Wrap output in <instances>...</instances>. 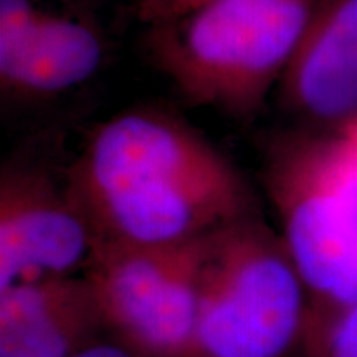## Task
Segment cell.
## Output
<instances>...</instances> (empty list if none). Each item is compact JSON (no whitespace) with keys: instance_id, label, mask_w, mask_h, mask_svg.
I'll list each match as a JSON object with an SVG mask.
<instances>
[{"instance_id":"obj_1","label":"cell","mask_w":357,"mask_h":357,"mask_svg":"<svg viewBox=\"0 0 357 357\" xmlns=\"http://www.w3.org/2000/svg\"><path fill=\"white\" fill-rule=\"evenodd\" d=\"M96 243H182L257 213L242 174L199 131L137 108L101 123L66 172Z\"/></svg>"},{"instance_id":"obj_2","label":"cell","mask_w":357,"mask_h":357,"mask_svg":"<svg viewBox=\"0 0 357 357\" xmlns=\"http://www.w3.org/2000/svg\"><path fill=\"white\" fill-rule=\"evenodd\" d=\"M318 0H207L153 24L154 65L187 100L253 116L278 86Z\"/></svg>"},{"instance_id":"obj_3","label":"cell","mask_w":357,"mask_h":357,"mask_svg":"<svg viewBox=\"0 0 357 357\" xmlns=\"http://www.w3.org/2000/svg\"><path fill=\"white\" fill-rule=\"evenodd\" d=\"M305 289L258 213L217 230L200 283L199 357H283L305 323Z\"/></svg>"},{"instance_id":"obj_4","label":"cell","mask_w":357,"mask_h":357,"mask_svg":"<svg viewBox=\"0 0 357 357\" xmlns=\"http://www.w3.org/2000/svg\"><path fill=\"white\" fill-rule=\"evenodd\" d=\"M208 238L96 243L84 276L106 333L142 357H199L200 283Z\"/></svg>"},{"instance_id":"obj_5","label":"cell","mask_w":357,"mask_h":357,"mask_svg":"<svg viewBox=\"0 0 357 357\" xmlns=\"http://www.w3.org/2000/svg\"><path fill=\"white\" fill-rule=\"evenodd\" d=\"M266 187L306 288L333 305L357 303V236L334 207L310 137L271 147Z\"/></svg>"},{"instance_id":"obj_6","label":"cell","mask_w":357,"mask_h":357,"mask_svg":"<svg viewBox=\"0 0 357 357\" xmlns=\"http://www.w3.org/2000/svg\"><path fill=\"white\" fill-rule=\"evenodd\" d=\"M95 248V234L66 185L35 169H3L0 289L26 280L82 275Z\"/></svg>"},{"instance_id":"obj_7","label":"cell","mask_w":357,"mask_h":357,"mask_svg":"<svg viewBox=\"0 0 357 357\" xmlns=\"http://www.w3.org/2000/svg\"><path fill=\"white\" fill-rule=\"evenodd\" d=\"M280 102L311 123L357 119V0H318L278 86Z\"/></svg>"},{"instance_id":"obj_8","label":"cell","mask_w":357,"mask_h":357,"mask_svg":"<svg viewBox=\"0 0 357 357\" xmlns=\"http://www.w3.org/2000/svg\"><path fill=\"white\" fill-rule=\"evenodd\" d=\"M106 333L84 273L0 289V357H71Z\"/></svg>"},{"instance_id":"obj_9","label":"cell","mask_w":357,"mask_h":357,"mask_svg":"<svg viewBox=\"0 0 357 357\" xmlns=\"http://www.w3.org/2000/svg\"><path fill=\"white\" fill-rule=\"evenodd\" d=\"M102 55L105 47L95 29L42 8L19 50L0 61V82L6 91L22 95L61 93L91 78Z\"/></svg>"},{"instance_id":"obj_10","label":"cell","mask_w":357,"mask_h":357,"mask_svg":"<svg viewBox=\"0 0 357 357\" xmlns=\"http://www.w3.org/2000/svg\"><path fill=\"white\" fill-rule=\"evenodd\" d=\"M328 357H357V303L341 305L326 339Z\"/></svg>"},{"instance_id":"obj_11","label":"cell","mask_w":357,"mask_h":357,"mask_svg":"<svg viewBox=\"0 0 357 357\" xmlns=\"http://www.w3.org/2000/svg\"><path fill=\"white\" fill-rule=\"evenodd\" d=\"M71 357H142L137 352L129 349L128 346L121 344L116 339H111L109 342L105 341H96L93 344L83 347L82 351H78L77 354Z\"/></svg>"},{"instance_id":"obj_12","label":"cell","mask_w":357,"mask_h":357,"mask_svg":"<svg viewBox=\"0 0 357 357\" xmlns=\"http://www.w3.org/2000/svg\"><path fill=\"white\" fill-rule=\"evenodd\" d=\"M176 0H137V8L142 20L155 22L167 19Z\"/></svg>"},{"instance_id":"obj_13","label":"cell","mask_w":357,"mask_h":357,"mask_svg":"<svg viewBox=\"0 0 357 357\" xmlns=\"http://www.w3.org/2000/svg\"><path fill=\"white\" fill-rule=\"evenodd\" d=\"M205 2H207V0H176L167 19H172V17H178V15H184V13L194 10L195 7L202 6V3H205ZM164 20H166V19H164Z\"/></svg>"}]
</instances>
